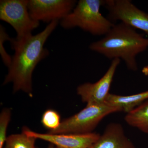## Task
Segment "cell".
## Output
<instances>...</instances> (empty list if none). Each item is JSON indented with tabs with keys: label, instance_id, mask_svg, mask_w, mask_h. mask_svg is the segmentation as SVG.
<instances>
[{
	"label": "cell",
	"instance_id": "obj_1",
	"mask_svg": "<svg viewBox=\"0 0 148 148\" xmlns=\"http://www.w3.org/2000/svg\"><path fill=\"white\" fill-rule=\"evenodd\" d=\"M58 22L52 21L37 34H32L21 38H12L11 46L14 53L3 84L12 83L14 93L21 91L32 96L33 73L38 64L49 54L45 45Z\"/></svg>",
	"mask_w": 148,
	"mask_h": 148
},
{
	"label": "cell",
	"instance_id": "obj_2",
	"mask_svg": "<svg viewBox=\"0 0 148 148\" xmlns=\"http://www.w3.org/2000/svg\"><path fill=\"white\" fill-rule=\"evenodd\" d=\"M148 47V38L122 22L114 24L103 38L91 43L90 50L110 59H122L127 68L138 70L136 56Z\"/></svg>",
	"mask_w": 148,
	"mask_h": 148
},
{
	"label": "cell",
	"instance_id": "obj_3",
	"mask_svg": "<svg viewBox=\"0 0 148 148\" xmlns=\"http://www.w3.org/2000/svg\"><path fill=\"white\" fill-rule=\"evenodd\" d=\"M103 0H79L73 10L60 21L66 29L79 28L95 36H105L114 24L100 12Z\"/></svg>",
	"mask_w": 148,
	"mask_h": 148
},
{
	"label": "cell",
	"instance_id": "obj_4",
	"mask_svg": "<svg viewBox=\"0 0 148 148\" xmlns=\"http://www.w3.org/2000/svg\"><path fill=\"white\" fill-rule=\"evenodd\" d=\"M119 112L115 107L105 103L86 105L77 113L61 121L60 126L51 134H86L92 132L103 118L110 114Z\"/></svg>",
	"mask_w": 148,
	"mask_h": 148
},
{
	"label": "cell",
	"instance_id": "obj_5",
	"mask_svg": "<svg viewBox=\"0 0 148 148\" xmlns=\"http://www.w3.org/2000/svg\"><path fill=\"white\" fill-rule=\"evenodd\" d=\"M28 4L29 0L0 1V19L12 27L17 38L31 34L40 25L31 16Z\"/></svg>",
	"mask_w": 148,
	"mask_h": 148
},
{
	"label": "cell",
	"instance_id": "obj_6",
	"mask_svg": "<svg viewBox=\"0 0 148 148\" xmlns=\"http://www.w3.org/2000/svg\"><path fill=\"white\" fill-rule=\"evenodd\" d=\"M110 18L118 20L148 35V14L141 10L130 0H105L103 5Z\"/></svg>",
	"mask_w": 148,
	"mask_h": 148
},
{
	"label": "cell",
	"instance_id": "obj_7",
	"mask_svg": "<svg viewBox=\"0 0 148 148\" xmlns=\"http://www.w3.org/2000/svg\"><path fill=\"white\" fill-rule=\"evenodd\" d=\"M77 2L75 0H29L28 6L32 18L49 24L65 18Z\"/></svg>",
	"mask_w": 148,
	"mask_h": 148
},
{
	"label": "cell",
	"instance_id": "obj_8",
	"mask_svg": "<svg viewBox=\"0 0 148 148\" xmlns=\"http://www.w3.org/2000/svg\"><path fill=\"white\" fill-rule=\"evenodd\" d=\"M120 63V59H113L106 73L99 80L94 83H85L78 86L77 94L83 102L86 103V105L106 103L114 76Z\"/></svg>",
	"mask_w": 148,
	"mask_h": 148
},
{
	"label": "cell",
	"instance_id": "obj_9",
	"mask_svg": "<svg viewBox=\"0 0 148 148\" xmlns=\"http://www.w3.org/2000/svg\"><path fill=\"white\" fill-rule=\"evenodd\" d=\"M22 132L29 136L49 142L55 148H91L100 136L95 132L86 134H51L34 132L27 127Z\"/></svg>",
	"mask_w": 148,
	"mask_h": 148
},
{
	"label": "cell",
	"instance_id": "obj_10",
	"mask_svg": "<svg viewBox=\"0 0 148 148\" xmlns=\"http://www.w3.org/2000/svg\"><path fill=\"white\" fill-rule=\"evenodd\" d=\"M91 148H136L125 133L121 124L112 123Z\"/></svg>",
	"mask_w": 148,
	"mask_h": 148
},
{
	"label": "cell",
	"instance_id": "obj_11",
	"mask_svg": "<svg viewBox=\"0 0 148 148\" xmlns=\"http://www.w3.org/2000/svg\"><path fill=\"white\" fill-rule=\"evenodd\" d=\"M148 100V90L129 95H121L109 93L106 103L115 107L119 112L127 113Z\"/></svg>",
	"mask_w": 148,
	"mask_h": 148
},
{
	"label": "cell",
	"instance_id": "obj_12",
	"mask_svg": "<svg viewBox=\"0 0 148 148\" xmlns=\"http://www.w3.org/2000/svg\"><path fill=\"white\" fill-rule=\"evenodd\" d=\"M125 120L130 126L148 134V100L127 113Z\"/></svg>",
	"mask_w": 148,
	"mask_h": 148
},
{
	"label": "cell",
	"instance_id": "obj_13",
	"mask_svg": "<svg viewBox=\"0 0 148 148\" xmlns=\"http://www.w3.org/2000/svg\"><path fill=\"white\" fill-rule=\"evenodd\" d=\"M36 140L23 132L20 134H12L7 137L3 148H36Z\"/></svg>",
	"mask_w": 148,
	"mask_h": 148
},
{
	"label": "cell",
	"instance_id": "obj_14",
	"mask_svg": "<svg viewBox=\"0 0 148 148\" xmlns=\"http://www.w3.org/2000/svg\"><path fill=\"white\" fill-rule=\"evenodd\" d=\"M41 122L43 127L48 130L49 131H53L60 126L61 116L57 111L48 109L43 114Z\"/></svg>",
	"mask_w": 148,
	"mask_h": 148
},
{
	"label": "cell",
	"instance_id": "obj_15",
	"mask_svg": "<svg viewBox=\"0 0 148 148\" xmlns=\"http://www.w3.org/2000/svg\"><path fill=\"white\" fill-rule=\"evenodd\" d=\"M11 116V111L9 108H5L0 114V148H3L6 141L7 131Z\"/></svg>",
	"mask_w": 148,
	"mask_h": 148
},
{
	"label": "cell",
	"instance_id": "obj_16",
	"mask_svg": "<svg viewBox=\"0 0 148 148\" xmlns=\"http://www.w3.org/2000/svg\"><path fill=\"white\" fill-rule=\"evenodd\" d=\"M12 39L2 25H0V54L3 64L8 68L12 60V56L8 54L4 47V42L7 41L10 42Z\"/></svg>",
	"mask_w": 148,
	"mask_h": 148
},
{
	"label": "cell",
	"instance_id": "obj_17",
	"mask_svg": "<svg viewBox=\"0 0 148 148\" xmlns=\"http://www.w3.org/2000/svg\"><path fill=\"white\" fill-rule=\"evenodd\" d=\"M142 72L145 75L148 76V66L143 67Z\"/></svg>",
	"mask_w": 148,
	"mask_h": 148
},
{
	"label": "cell",
	"instance_id": "obj_18",
	"mask_svg": "<svg viewBox=\"0 0 148 148\" xmlns=\"http://www.w3.org/2000/svg\"><path fill=\"white\" fill-rule=\"evenodd\" d=\"M47 148H55V146L53 145V144H50L48 146Z\"/></svg>",
	"mask_w": 148,
	"mask_h": 148
}]
</instances>
